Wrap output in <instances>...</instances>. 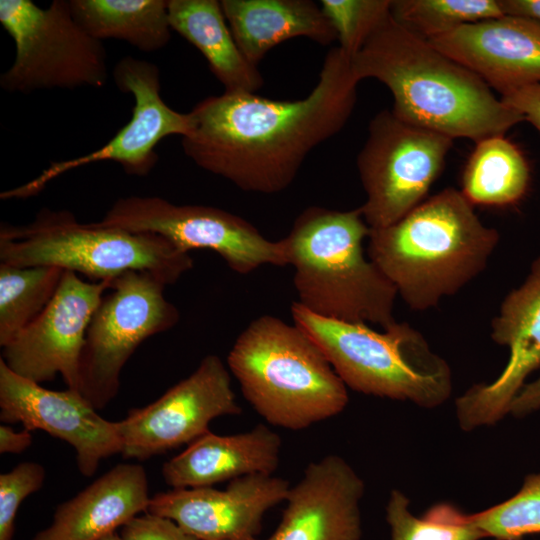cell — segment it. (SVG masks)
<instances>
[{
  "mask_svg": "<svg viewBox=\"0 0 540 540\" xmlns=\"http://www.w3.org/2000/svg\"><path fill=\"white\" fill-rule=\"evenodd\" d=\"M359 82L351 58L333 47L305 98L224 92L198 102L189 112L190 129L181 137L183 151L197 166L243 191L281 192L308 154L345 126Z\"/></svg>",
  "mask_w": 540,
  "mask_h": 540,
  "instance_id": "6da1fadb",
  "label": "cell"
},
{
  "mask_svg": "<svg viewBox=\"0 0 540 540\" xmlns=\"http://www.w3.org/2000/svg\"><path fill=\"white\" fill-rule=\"evenodd\" d=\"M351 62L359 81L373 78L390 90L397 117L453 139L476 143L524 121L478 75L391 14Z\"/></svg>",
  "mask_w": 540,
  "mask_h": 540,
  "instance_id": "7a4b0ae2",
  "label": "cell"
},
{
  "mask_svg": "<svg viewBox=\"0 0 540 540\" xmlns=\"http://www.w3.org/2000/svg\"><path fill=\"white\" fill-rule=\"evenodd\" d=\"M498 241L462 192L448 187L398 222L370 229L368 256L412 310L425 311L479 275Z\"/></svg>",
  "mask_w": 540,
  "mask_h": 540,
  "instance_id": "3957f363",
  "label": "cell"
},
{
  "mask_svg": "<svg viewBox=\"0 0 540 540\" xmlns=\"http://www.w3.org/2000/svg\"><path fill=\"white\" fill-rule=\"evenodd\" d=\"M369 233L360 208L311 206L299 214L282 241L301 306L325 318L383 329L396 322L397 290L364 255Z\"/></svg>",
  "mask_w": 540,
  "mask_h": 540,
  "instance_id": "277c9868",
  "label": "cell"
},
{
  "mask_svg": "<svg viewBox=\"0 0 540 540\" xmlns=\"http://www.w3.org/2000/svg\"><path fill=\"white\" fill-rule=\"evenodd\" d=\"M227 367L252 408L270 425L303 430L340 414L347 387L297 325L263 315L237 337Z\"/></svg>",
  "mask_w": 540,
  "mask_h": 540,
  "instance_id": "5b68a950",
  "label": "cell"
},
{
  "mask_svg": "<svg viewBox=\"0 0 540 540\" xmlns=\"http://www.w3.org/2000/svg\"><path fill=\"white\" fill-rule=\"evenodd\" d=\"M291 314L346 387L426 409L449 399L452 373L448 363L408 323L395 322L377 332L364 323L316 315L298 302H293Z\"/></svg>",
  "mask_w": 540,
  "mask_h": 540,
  "instance_id": "8992f818",
  "label": "cell"
},
{
  "mask_svg": "<svg viewBox=\"0 0 540 540\" xmlns=\"http://www.w3.org/2000/svg\"><path fill=\"white\" fill-rule=\"evenodd\" d=\"M0 263L57 267L94 282L130 270L145 271L166 286L193 267L190 254L161 235L99 222L84 224L70 211L48 208L25 225L1 223Z\"/></svg>",
  "mask_w": 540,
  "mask_h": 540,
  "instance_id": "52a82bcc",
  "label": "cell"
},
{
  "mask_svg": "<svg viewBox=\"0 0 540 540\" xmlns=\"http://www.w3.org/2000/svg\"><path fill=\"white\" fill-rule=\"evenodd\" d=\"M0 23L16 48L0 76L6 92L98 89L107 83L105 47L78 24L69 0H54L45 9L31 0H1Z\"/></svg>",
  "mask_w": 540,
  "mask_h": 540,
  "instance_id": "ba28073f",
  "label": "cell"
},
{
  "mask_svg": "<svg viewBox=\"0 0 540 540\" xmlns=\"http://www.w3.org/2000/svg\"><path fill=\"white\" fill-rule=\"evenodd\" d=\"M165 287L149 272L130 270L115 277L102 297L86 332L79 371L78 390L95 409L116 397L121 371L137 347L179 321Z\"/></svg>",
  "mask_w": 540,
  "mask_h": 540,
  "instance_id": "9c48e42d",
  "label": "cell"
},
{
  "mask_svg": "<svg viewBox=\"0 0 540 540\" xmlns=\"http://www.w3.org/2000/svg\"><path fill=\"white\" fill-rule=\"evenodd\" d=\"M454 139L397 117L376 114L357 156L366 200L360 210L370 229L390 226L420 205L440 175Z\"/></svg>",
  "mask_w": 540,
  "mask_h": 540,
  "instance_id": "30bf717a",
  "label": "cell"
},
{
  "mask_svg": "<svg viewBox=\"0 0 540 540\" xmlns=\"http://www.w3.org/2000/svg\"><path fill=\"white\" fill-rule=\"evenodd\" d=\"M98 222L161 235L187 253L213 250L239 274L263 265H288L282 239L271 241L242 217L212 206L178 205L158 196H128L118 199Z\"/></svg>",
  "mask_w": 540,
  "mask_h": 540,
  "instance_id": "8fae6325",
  "label": "cell"
},
{
  "mask_svg": "<svg viewBox=\"0 0 540 540\" xmlns=\"http://www.w3.org/2000/svg\"><path fill=\"white\" fill-rule=\"evenodd\" d=\"M112 76L116 87L134 98L130 121L104 146L77 158L52 162L33 180L2 192L1 199L35 196L64 173L101 161L116 162L127 174L145 176L157 164L158 143L167 136L188 133L190 114L175 111L164 102L155 64L126 56L116 63Z\"/></svg>",
  "mask_w": 540,
  "mask_h": 540,
  "instance_id": "7c38bea8",
  "label": "cell"
},
{
  "mask_svg": "<svg viewBox=\"0 0 540 540\" xmlns=\"http://www.w3.org/2000/svg\"><path fill=\"white\" fill-rule=\"evenodd\" d=\"M241 413L228 367L217 355H207L188 377L118 421L121 454L126 459H148L190 444L210 431L215 418Z\"/></svg>",
  "mask_w": 540,
  "mask_h": 540,
  "instance_id": "4fadbf2b",
  "label": "cell"
},
{
  "mask_svg": "<svg viewBox=\"0 0 540 540\" xmlns=\"http://www.w3.org/2000/svg\"><path fill=\"white\" fill-rule=\"evenodd\" d=\"M113 279L84 281L65 271L49 305L2 347L1 359L16 374L43 383L60 374L67 388L78 390L86 332Z\"/></svg>",
  "mask_w": 540,
  "mask_h": 540,
  "instance_id": "5bb4252c",
  "label": "cell"
},
{
  "mask_svg": "<svg viewBox=\"0 0 540 540\" xmlns=\"http://www.w3.org/2000/svg\"><path fill=\"white\" fill-rule=\"evenodd\" d=\"M77 390L56 391L13 372L0 358V420L42 430L71 445L79 472L92 476L100 462L122 452L118 421L103 418Z\"/></svg>",
  "mask_w": 540,
  "mask_h": 540,
  "instance_id": "9a60e30c",
  "label": "cell"
},
{
  "mask_svg": "<svg viewBox=\"0 0 540 540\" xmlns=\"http://www.w3.org/2000/svg\"><path fill=\"white\" fill-rule=\"evenodd\" d=\"M491 337L508 347L509 360L493 382L474 384L456 399L463 431L494 425L509 414L527 377L540 367V255L524 282L502 301L491 323Z\"/></svg>",
  "mask_w": 540,
  "mask_h": 540,
  "instance_id": "2e32d148",
  "label": "cell"
},
{
  "mask_svg": "<svg viewBox=\"0 0 540 540\" xmlns=\"http://www.w3.org/2000/svg\"><path fill=\"white\" fill-rule=\"evenodd\" d=\"M289 482L254 474L213 487L180 488L151 496L146 512L173 520L197 540H260L268 510L286 500Z\"/></svg>",
  "mask_w": 540,
  "mask_h": 540,
  "instance_id": "e0dca14e",
  "label": "cell"
},
{
  "mask_svg": "<svg viewBox=\"0 0 540 540\" xmlns=\"http://www.w3.org/2000/svg\"><path fill=\"white\" fill-rule=\"evenodd\" d=\"M365 484L341 456L307 465L287 494L276 530L267 540H360Z\"/></svg>",
  "mask_w": 540,
  "mask_h": 540,
  "instance_id": "ac0fdd59",
  "label": "cell"
},
{
  "mask_svg": "<svg viewBox=\"0 0 540 540\" xmlns=\"http://www.w3.org/2000/svg\"><path fill=\"white\" fill-rule=\"evenodd\" d=\"M478 75L500 96L540 83V23L502 15L428 40Z\"/></svg>",
  "mask_w": 540,
  "mask_h": 540,
  "instance_id": "d6986e66",
  "label": "cell"
},
{
  "mask_svg": "<svg viewBox=\"0 0 540 540\" xmlns=\"http://www.w3.org/2000/svg\"><path fill=\"white\" fill-rule=\"evenodd\" d=\"M148 477L140 464L121 463L56 508L32 540H100L146 512Z\"/></svg>",
  "mask_w": 540,
  "mask_h": 540,
  "instance_id": "ffe728a7",
  "label": "cell"
},
{
  "mask_svg": "<svg viewBox=\"0 0 540 540\" xmlns=\"http://www.w3.org/2000/svg\"><path fill=\"white\" fill-rule=\"evenodd\" d=\"M282 441L264 424L233 435L211 431L166 461L162 476L172 489L213 487L254 474L273 475L280 463Z\"/></svg>",
  "mask_w": 540,
  "mask_h": 540,
  "instance_id": "44dd1931",
  "label": "cell"
},
{
  "mask_svg": "<svg viewBox=\"0 0 540 540\" xmlns=\"http://www.w3.org/2000/svg\"><path fill=\"white\" fill-rule=\"evenodd\" d=\"M234 40L253 65L281 42L306 37L320 45L337 34L320 5L311 0H221Z\"/></svg>",
  "mask_w": 540,
  "mask_h": 540,
  "instance_id": "7402d4cb",
  "label": "cell"
},
{
  "mask_svg": "<svg viewBox=\"0 0 540 540\" xmlns=\"http://www.w3.org/2000/svg\"><path fill=\"white\" fill-rule=\"evenodd\" d=\"M171 29L195 46L227 93H255L263 86L257 66L238 48L220 1L168 0Z\"/></svg>",
  "mask_w": 540,
  "mask_h": 540,
  "instance_id": "603a6c76",
  "label": "cell"
},
{
  "mask_svg": "<svg viewBox=\"0 0 540 540\" xmlns=\"http://www.w3.org/2000/svg\"><path fill=\"white\" fill-rule=\"evenodd\" d=\"M78 24L93 38L122 40L156 52L171 39L166 0H69Z\"/></svg>",
  "mask_w": 540,
  "mask_h": 540,
  "instance_id": "cb8c5ba5",
  "label": "cell"
},
{
  "mask_svg": "<svg viewBox=\"0 0 540 540\" xmlns=\"http://www.w3.org/2000/svg\"><path fill=\"white\" fill-rule=\"evenodd\" d=\"M529 182V165L520 149L504 135H494L476 142L460 191L473 206L503 207L521 200Z\"/></svg>",
  "mask_w": 540,
  "mask_h": 540,
  "instance_id": "d4e9b609",
  "label": "cell"
},
{
  "mask_svg": "<svg viewBox=\"0 0 540 540\" xmlns=\"http://www.w3.org/2000/svg\"><path fill=\"white\" fill-rule=\"evenodd\" d=\"M64 270L0 263V346L34 321L54 298Z\"/></svg>",
  "mask_w": 540,
  "mask_h": 540,
  "instance_id": "484cf974",
  "label": "cell"
},
{
  "mask_svg": "<svg viewBox=\"0 0 540 540\" xmlns=\"http://www.w3.org/2000/svg\"><path fill=\"white\" fill-rule=\"evenodd\" d=\"M391 15L411 33L431 40L503 13L498 0H392Z\"/></svg>",
  "mask_w": 540,
  "mask_h": 540,
  "instance_id": "4316f807",
  "label": "cell"
},
{
  "mask_svg": "<svg viewBox=\"0 0 540 540\" xmlns=\"http://www.w3.org/2000/svg\"><path fill=\"white\" fill-rule=\"evenodd\" d=\"M408 497L393 489L386 505L390 540H481L483 533L470 524L455 506L440 503L422 517L414 516Z\"/></svg>",
  "mask_w": 540,
  "mask_h": 540,
  "instance_id": "83f0119b",
  "label": "cell"
},
{
  "mask_svg": "<svg viewBox=\"0 0 540 540\" xmlns=\"http://www.w3.org/2000/svg\"><path fill=\"white\" fill-rule=\"evenodd\" d=\"M465 517L485 538L494 540H521L540 533V472L527 475L509 499Z\"/></svg>",
  "mask_w": 540,
  "mask_h": 540,
  "instance_id": "f1b7e54d",
  "label": "cell"
},
{
  "mask_svg": "<svg viewBox=\"0 0 540 540\" xmlns=\"http://www.w3.org/2000/svg\"><path fill=\"white\" fill-rule=\"evenodd\" d=\"M392 0H322L321 9L351 59L391 14Z\"/></svg>",
  "mask_w": 540,
  "mask_h": 540,
  "instance_id": "f546056e",
  "label": "cell"
},
{
  "mask_svg": "<svg viewBox=\"0 0 540 540\" xmlns=\"http://www.w3.org/2000/svg\"><path fill=\"white\" fill-rule=\"evenodd\" d=\"M45 468L37 462L19 463L0 475V540H13L17 511L25 498L44 484Z\"/></svg>",
  "mask_w": 540,
  "mask_h": 540,
  "instance_id": "4dcf8cb0",
  "label": "cell"
},
{
  "mask_svg": "<svg viewBox=\"0 0 540 540\" xmlns=\"http://www.w3.org/2000/svg\"><path fill=\"white\" fill-rule=\"evenodd\" d=\"M122 540H197L173 520L145 512L121 527Z\"/></svg>",
  "mask_w": 540,
  "mask_h": 540,
  "instance_id": "1f68e13d",
  "label": "cell"
},
{
  "mask_svg": "<svg viewBox=\"0 0 540 540\" xmlns=\"http://www.w3.org/2000/svg\"><path fill=\"white\" fill-rule=\"evenodd\" d=\"M500 99L519 112L524 121L530 122L540 134V83H532L516 88Z\"/></svg>",
  "mask_w": 540,
  "mask_h": 540,
  "instance_id": "d6a6232c",
  "label": "cell"
},
{
  "mask_svg": "<svg viewBox=\"0 0 540 540\" xmlns=\"http://www.w3.org/2000/svg\"><path fill=\"white\" fill-rule=\"evenodd\" d=\"M540 409V374L532 382L526 383L512 401L509 414L522 418Z\"/></svg>",
  "mask_w": 540,
  "mask_h": 540,
  "instance_id": "836d02e7",
  "label": "cell"
},
{
  "mask_svg": "<svg viewBox=\"0 0 540 540\" xmlns=\"http://www.w3.org/2000/svg\"><path fill=\"white\" fill-rule=\"evenodd\" d=\"M32 444L31 432L23 429L15 431L8 424L0 425V453L19 454L28 449Z\"/></svg>",
  "mask_w": 540,
  "mask_h": 540,
  "instance_id": "e575fe53",
  "label": "cell"
},
{
  "mask_svg": "<svg viewBox=\"0 0 540 540\" xmlns=\"http://www.w3.org/2000/svg\"><path fill=\"white\" fill-rule=\"evenodd\" d=\"M503 15L522 17L540 23V0H498Z\"/></svg>",
  "mask_w": 540,
  "mask_h": 540,
  "instance_id": "d590c367",
  "label": "cell"
},
{
  "mask_svg": "<svg viewBox=\"0 0 540 540\" xmlns=\"http://www.w3.org/2000/svg\"><path fill=\"white\" fill-rule=\"evenodd\" d=\"M100 540H122L120 534L114 532V533H111L103 538H101Z\"/></svg>",
  "mask_w": 540,
  "mask_h": 540,
  "instance_id": "8d00e7d4",
  "label": "cell"
}]
</instances>
